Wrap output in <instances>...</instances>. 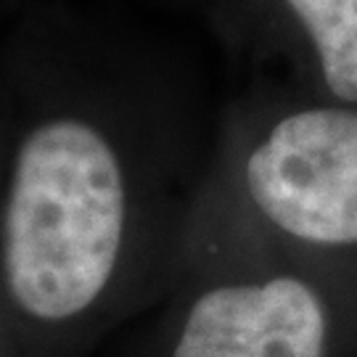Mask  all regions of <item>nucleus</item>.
Listing matches in <instances>:
<instances>
[{"instance_id": "obj_1", "label": "nucleus", "mask_w": 357, "mask_h": 357, "mask_svg": "<svg viewBox=\"0 0 357 357\" xmlns=\"http://www.w3.org/2000/svg\"><path fill=\"white\" fill-rule=\"evenodd\" d=\"M75 82L45 75L0 116V296L38 331L103 320L146 243L128 138Z\"/></svg>"}, {"instance_id": "obj_2", "label": "nucleus", "mask_w": 357, "mask_h": 357, "mask_svg": "<svg viewBox=\"0 0 357 357\" xmlns=\"http://www.w3.org/2000/svg\"><path fill=\"white\" fill-rule=\"evenodd\" d=\"M315 268L220 273L180 307L165 357H357V307Z\"/></svg>"}, {"instance_id": "obj_3", "label": "nucleus", "mask_w": 357, "mask_h": 357, "mask_svg": "<svg viewBox=\"0 0 357 357\" xmlns=\"http://www.w3.org/2000/svg\"><path fill=\"white\" fill-rule=\"evenodd\" d=\"M243 199L286 252L357 259V109L323 106L278 119L243 162Z\"/></svg>"}, {"instance_id": "obj_4", "label": "nucleus", "mask_w": 357, "mask_h": 357, "mask_svg": "<svg viewBox=\"0 0 357 357\" xmlns=\"http://www.w3.org/2000/svg\"><path fill=\"white\" fill-rule=\"evenodd\" d=\"M315 45L333 98L357 103V0H283Z\"/></svg>"}, {"instance_id": "obj_5", "label": "nucleus", "mask_w": 357, "mask_h": 357, "mask_svg": "<svg viewBox=\"0 0 357 357\" xmlns=\"http://www.w3.org/2000/svg\"><path fill=\"white\" fill-rule=\"evenodd\" d=\"M3 312H6V305H3V296H0V315H3ZM3 320V318H0Z\"/></svg>"}]
</instances>
